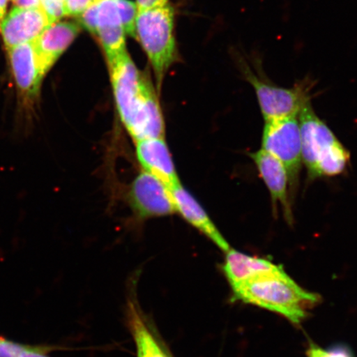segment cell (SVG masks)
<instances>
[{
	"instance_id": "ac0fdd59",
	"label": "cell",
	"mask_w": 357,
	"mask_h": 357,
	"mask_svg": "<svg viewBox=\"0 0 357 357\" xmlns=\"http://www.w3.org/2000/svg\"><path fill=\"white\" fill-rule=\"evenodd\" d=\"M307 357H354L349 349L343 346H337L330 350H324L314 344L310 345Z\"/></svg>"
},
{
	"instance_id": "2e32d148",
	"label": "cell",
	"mask_w": 357,
	"mask_h": 357,
	"mask_svg": "<svg viewBox=\"0 0 357 357\" xmlns=\"http://www.w3.org/2000/svg\"><path fill=\"white\" fill-rule=\"evenodd\" d=\"M127 320L135 342L137 357H172L147 324L139 306L132 298L128 302Z\"/></svg>"
},
{
	"instance_id": "30bf717a",
	"label": "cell",
	"mask_w": 357,
	"mask_h": 357,
	"mask_svg": "<svg viewBox=\"0 0 357 357\" xmlns=\"http://www.w3.org/2000/svg\"><path fill=\"white\" fill-rule=\"evenodd\" d=\"M52 22L43 7H15L3 19L0 30L7 49L33 43Z\"/></svg>"
},
{
	"instance_id": "7c38bea8",
	"label": "cell",
	"mask_w": 357,
	"mask_h": 357,
	"mask_svg": "<svg viewBox=\"0 0 357 357\" xmlns=\"http://www.w3.org/2000/svg\"><path fill=\"white\" fill-rule=\"evenodd\" d=\"M250 156L256 165L259 175L270 192L274 213L278 208V204H280L283 209L285 220L289 225H293L292 208L289 196V181L283 163L263 149L250 154Z\"/></svg>"
},
{
	"instance_id": "d4e9b609",
	"label": "cell",
	"mask_w": 357,
	"mask_h": 357,
	"mask_svg": "<svg viewBox=\"0 0 357 357\" xmlns=\"http://www.w3.org/2000/svg\"><path fill=\"white\" fill-rule=\"evenodd\" d=\"M8 0H0V21L3 20L6 15Z\"/></svg>"
},
{
	"instance_id": "d6986e66",
	"label": "cell",
	"mask_w": 357,
	"mask_h": 357,
	"mask_svg": "<svg viewBox=\"0 0 357 357\" xmlns=\"http://www.w3.org/2000/svg\"><path fill=\"white\" fill-rule=\"evenodd\" d=\"M93 0H64V16L79 17Z\"/></svg>"
},
{
	"instance_id": "3957f363",
	"label": "cell",
	"mask_w": 357,
	"mask_h": 357,
	"mask_svg": "<svg viewBox=\"0 0 357 357\" xmlns=\"http://www.w3.org/2000/svg\"><path fill=\"white\" fill-rule=\"evenodd\" d=\"M302 162L311 178L340 175L350 162V153L331 129L315 114L311 102L298 114Z\"/></svg>"
},
{
	"instance_id": "e0dca14e",
	"label": "cell",
	"mask_w": 357,
	"mask_h": 357,
	"mask_svg": "<svg viewBox=\"0 0 357 357\" xmlns=\"http://www.w3.org/2000/svg\"><path fill=\"white\" fill-rule=\"evenodd\" d=\"M118 4L125 33L136 38V22L138 15L136 3L130 0H118Z\"/></svg>"
},
{
	"instance_id": "603a6c76",
	"label": "cell",
	"mask_w": 357,
	"mask_h": 357,
	"mask_svg": "<svg viewBox=\"0 0 357 357\" xmlns=\"http://www.w3.org/2000/svg\"><path fill=\"white\" fill-rule=\"evenodd\" d=\"M169 0H136L138 11L153 10L168 4Z\"/></svg>"
},
{
	"instance_id": "9c48e42d",
	"label": "cell",
	"mask_w": 357,
	"mask_h": 357,
	"mask_svg": "<svg viewBox=\"0 0 357 357\" xmlns=\"http://www.w3.org/2000/svg\"><path fill=\"white\" fill-rule=\"evenodd\" d=\"M132 207L142 218H158L176 213L171 188L159 178L142 171L130 190Z\"/></svg>"
},
{
	"instance_id": "52a82bcc",
	"label": "cell",
	"mask_w": 357,
	"mask_h": 357,
	"mask_svg": "<svg viewBox=\"0 0 357 357\" xmlns=\"http://www.w3.org/2000/svg\"><path fill=\"white\" fill-rule=\"evenodd\" d=\"M79 20L82 26L99 38L109 66L126 54V33L118 0H93Z\"/></svg>"
},
{
	"instance_id": "277c9868",
	"label": "cell",
	"mask_w": 357,
	"mask_h": 357,
	"mask_svg": "<svg viewBox=\"0 0 357 357\" xmlns=\"http://www.w3.org/2000/svg\"><path fill=\"white\" fill-rule=\"evenodd\" d=\"M236 60L241 75L255 91L265 122L298 116L311 102L312 79L300 80L292 88L280 87L266 77L260 58L238 52Z\"/></svg>"
},
{
	"instance_id": "7402d4cb",
	"label": "cell",
	"mask_w": 357,
	"mask_h": 357,
	"mask_svg": "<svg viewBox=\"0 0 357 357\" xmlns=\"http://www.w3.org/2000/svg\"><path fill=\"white\" fill-rule=\"evenodd\" d=\"M49 350L47 347L26 345L20 357H50L47 355Z\"/></svg>"
},
{
	"instance_id": "7a4b0ae2",
	"label": "cell",
	"mask_w": 357,
	"mask_h": 357,
	"mask_svg": "<svg viewBox=\"0 0 357 357\" xmlns=\"http://www.w3.org/2000/svg\"><path fill=\"white\" fill-rule=\"evenodd\" d=\"M233 290V300L243 301L284 317L300 324L307 310L320 300L319 294L307 291L284 270L245 281Z\"/></svg>"
},
{
	"instance_id": "44dd1931",
	"label": "cell",
	"mask_w": 357,
	"mask_h": 357,
	"mask_svg": "<svg viewBox=\"0 0 357 357\" xmlns=\"http://www.w3.org/2000/svg\"><path fill=\"white\" fill-rule=\"evenodd\" d=\"M26 347V344L0 337V357H20Z\"/></svg>"
},
{
	"instance_id": "484cf974",
	"label": "cell",
	"mask_w": 357,
	"mask_h": 357,
	"mask_svg": "<svg viewBox=\"0 0 357 357\" xmlns=\"http://www.w3.org/2000/svg\"><path fill=\"white\" fill-rule=\"evenodd\" d=\"M63 1H64V0H63Z\"/></svg>"
},
{
	"instance_id": "9a60e30c",
	"label": "cell",
	"mask_w": 357,
	"mask_h": 357,
	"mask_svg": "<svg viewBox=\"0 0 357 357\" xmlns=\"http://www.w3.org/2000/svg\"><path fill=\"white\" fill-rule=\"evenodd\" d=\"M225 254L222 268L231 289L258 276L284 270L282 266L275 265L265 258L249 256L233 248Z\"/></svg>"
},
{
	"instance_id": "4fadbf2b",
	"label": "cell",
	"mask_w": 357,
	"mask_h": 357,
	"mask_svg": "<svg viewBox=\"0 0 357 357\" xmlns=\"http://www.w3.org/2000/svg\"><path fill=\"white\" fill-rule=\"evenodd\" d=\"M135 144L137 158L142 171L159 178L169 188L181 184L164 137L147 138L136 142Z\"/></svg>"
},
{
	"instance_id": "8992f818",
	"label": "cell",
	"mask_w": 357,
	"mask_h": 357,
	"mask_svg": "<svg viewBox=\"0 0 357 357\" xmlns=\"http://www.w3.org/2000/svg\"><path fill=\"white\" fill-rule=\"evenodd\" d=\"M136 38L153 66L160 87L176 57L173 8L168 3L153 10L138 11Z\"/></svg>"
},
{
	"instance_id": "6da1fadb",
	"label": "cell",
	"mask_w": 357,
	"mask_h": 357,
	"mask_svg": "<svg viewBox=\"0 0 357 357\" xmlns=\"http://www.w3.org/2000/svg\"><path fill=\"white\" fill-rule=\"evenodd\" d=\"M109 67L119 118L134 142L164 137L162 112L150 80L128 52Z\"/></svg>"
},
{
	"instance_id": "8fae6325",
	"label": "cell",
	"mask_w": 357,
	"mask_h": 357,
	"mask_svg": "<svg viewBox=\"0 0 357 357\" xmlns=\"http://www.w3.org/2000/svg\"><path fill=\"white\" fill-rule=\"evenodd\" d=\"M82 31L79 22L56 21L33 42L38 64L43 77L66 51Z\"/></svg>"
},
{
	"instance_id": "cb8c5ba5",
	"label": "cell",
	"mask_w": 357,
	"mask_h": 357,
	"mask_svg": "<svg viewBox=\"0 0 357 357\" xmlns=\"http://www.w3.org/2000/svg\"><path fill=\"white\" fill-rule=\"evenodd\" d=\"M17 4L16 7L31 8L42 7L41 0H13Z\"/></svg>"
},
{
	"instance_id": "5b68a950",
	"label": "cell",
	"mask_w": 357,
	"mask_h": 357,
	"mask_svg": "<svg viewBox=\"0 0 357 357\" xmlns=\"http://www.w3.org/2000/svg\"><path fill=\"white\" fill-rule=\"evenodd\" d=\"M17 91L13 131L17 137H28L38 120L42 82L44 79L36 57L33 43L8 49Z\"/></svg>"
},
{
	"instance_id": "ba28073f",
	"label": "cell",
	"mask_w": 357,
	"mask_h": 357,
	"mask_svg": "<svg viewBox=\"0 0 357 357\" xmlns=\"http://www.w3.org/2000/svg\"><path fill=\"white\" fill-rule=\"evenodd\" d=\"M261 149L275 156L287 169L290 186H296L302 164L298 116L265 122Z\"/></svg>"
},
{
	"instance_id": "ffe728a7",
	"label": "cell",
	"mask_w": 357,
	"mask_h": 357,
	"mask_svg": "<svg viewBox=\"0 0 357 357\" xmlns=\"http://www.w3.org/2000/svg\"><path fill=\"white\" fill-rule=\"evenodd\" d=\"M41 4L52 22L64 16L63 0H41Z\"/></svg>"
},
{
	"instance_id": "5bb4252c",
	"label": "cell",
	"mask_w": 357,
	"mask_h": 357,
	"mask_svg": "<svg viewBox=\"0 0 357 357\" xmlns=\"http://www.w3.org/2000/svg\"><path fill=\"white\" fill-rule=\"evenodd\" d=\"M171 190L176 213L180 214L187 222L206 236L222 252L229 251L231 248L229 243L194 196L181 184L173 187Z\"/></svg>"
}]
</instances>
